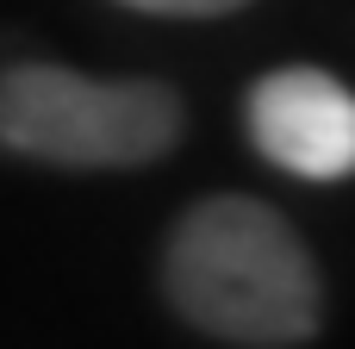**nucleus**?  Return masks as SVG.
<instances>
[{"mask_svg":"<svg viewBox=\"0 0 355 349\" xmlns=\"http://www.w3.org/2000/svg\"><path fill=\"white\" fill-rule=\"evenodd\" d=\"M119 6L162 12V19H218V12H237V6H250V0H119Z\"/></svg>","mask_w":355,"mask_h":349,"instance_id":"obj_4","label":"nucleus"},{"mask_svg":"<svg viewBox=\"0 0 355 349\" xmlns=\"http://www.w3.org/2000/svg\"><path fill=\"white\" fill-rule=\"evenodd\" d=\"M162 293L181 325L237 349H300L324 325V275L312 250L250 194H206L175 219Z\"/></svg>","mask_w":355,"mask_h":349,"instance_id":"obj_1","label":"nucleus"},{"mask_svg":"<svg viewBox=\"0 0 355 349\" xmlns=\"http://www.w3.org/2000/svg\"><path fill=\"white\" fill-rule=\"evenodd\" d=\"M250 144L300 181L355 175V94L324 69H275L243 100Z\"/></svg>","mask_w":355,"mask_h":349,"instance_id":"obj_3","label":"nucleus"},{"mask_svg":"<svg viewBox=\"0 0 355 349\" xmlns=\"http://www.w3.org/2000/svg\"><path fill=\"white\" fill-rule=\"evenodd\" d=\"M187 131L168 81H106L56 62H12L0 75V150L50 169H144Z\"/></svg>","mask_w":355,"mask_h":349,"instance_id":"obj_2","label":"nucleus"}]
</instances>
